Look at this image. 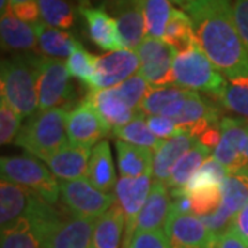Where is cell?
<instances>
[{
  "mask_svg": "<svg viewBox=\"0 0 248 248\" xmlns=\"http://www.w3.org/2000/svg\"><path fill=\"white\" fill-rule=\"evenodd\" d=\"M125 229L123 210L117 202L95 221L91 248H122Z\"/></svg>",
  "mask_w": 248,
  "mask_h": 248,
  "instance_id": "cell-24",
  "label": "cell"
},
{
  "mask_svg": "<svg viewBox=\"0 0 248 248\" xmlns=\"http://www.w3.org/2000/svg\"><path fill=\"white\" fill-rule=\"evenodd\" d=\"M24 1H29V0H10V6L11 4H18V3H24Z\"/></svg>",
  "mask_w": 248,
  "mask_h": 248,
  "instance_id": "cell-51",
  "label": "cell"
},
{
  "mask_svg": "<svg viewBox=\"0 0 248 248\" xmlns=\"http://www.w3.org/2000/svg\"><path fill=\"white\" fill-rule=\"evenodd\" d=\"M172 75L174 86L196 93H205L214 99L219 97L226 80L197 43L178 53Z\"/></svg>",
  "mask_w": 248,
  "mask_h": 248,
  "instance_id": "cell-5",
  "label": "cell"
},
{
  "mask_svg": "<svg viewBox=\"0 0 248 248\" xmlns=\"http://www.w3.org/2000/svg\"><path fill=\"white\" fill-rule=\"evenodd\" d=\"M91 0H84V3H90ZM95 1H99V6L101 4H105V3H109V1H113V0H95Z\"/></svg>",
  "mask_w": 248,
  "mask_h": 248,
  "instance_id": "cell-50",
  "label": "cell"
},
{
  "mask_svg": "<svg viewBox=\"0 0 248 248\" xmlns=\"http://www.w3.org/2000/svg\"><path fill=\"white\" fill-rule=\"evenodd\" d=\"M229 177L228 170L222 166L218 160L214 157H208L202 164V167L196 172L193 178L189 181V184L185 187V193L195 190L197 187L207 185H223L226 178Z\"/></svg>",
  "mask_w": 248,
  "mask_h": 248,
  "instance_id": "cell-38",
  "label": "cell"
},
{
  "mask_svg": "<svg viewBox=\"0 0 248 248\" xmlns=\"http://www.w3.org/2000/svg\"><path fill=\"white\" fill-rule=\"evenodd\" d=\"M101 6L115 18L124 48L137 51L146 35L141 0H113Z\"/></svg>",
  "mask_w": 248,
  "mask_h": 248,
  "instance_id": "cell-16",
  "label": "cell"
},
{
  "mask_svg": "<svg viewBox=\"0 0 248 248\" xmlns=\"http://www.w3.org/2000/svg\"><path fill=\"white\" fill-rule=\"evenodd\" d=\"M146 124L149 127V130L155 137H157L159 140H169L172 138L174 135L182 133L178 127V124L166 116H148L146 117Z\"/></svg>",
  "mask_w": 248,
  "mask_h": 248,
  "instance_id": "cell-41",
  "label": "cell"
},
{
  "mask_svg": "<svg viewBox=\"0 0 248 248\" xmlns=\"http://www.w3.org/2000/svg\"><path fill=\"white\" fill-rule=\"evenodd\" d=\"M0 248H42L40 240L28 217L1 229Z\"/></svg>",
  "mask_w": 248,
  "mask_h": 248,
  "instance_id": "cell-35",
  "label": "cell"
},
{
  "mask_svg": "<svg viewBox=\"0 0 248 248\" xmlns=\"http://www.w3.org/2000/svg\"><path fill=\"white\" fill-rule=\"evenodd\" d=\"M199 143H202L203 146L208 148L210 151L215 149L218 146V143L221 141V123L211 125L208 130H205L200 137H199Z\"/></svg>",
  "mask_w": 248,
  "mask_h": 248,
  "instance_id": "cell-46",
  "label": "cell"
},
{
  "mask_svg": "<svg viewBox=\"0 0 248 248\" xmlns=\"http://www.w3.org/2000/svg\"><path fill=\"white\" fill-rule=\"evenodd\" d=\"M246 157L248 159V140H247V145H246Z\"/></svg>",
  "mask_w": 248,
  "mask_h": 248,
  "instance_id": "cell-53",
  "label": "cell"
},
{
  "mask_svg": "<svg viewBox=\"0 0 248 248\" xmlns=\"http://www.w3.org/2000/svg\"><path fill=\"white\" fill-rule=\"evenodd\" d=\"M22 117L10 107L9 102L1 98L0 99V142L1 145H9L16 141L18 133L21 130Z\"/></svg>",
  "mask_w": 248,
  "mask_h": 248,
  "instance_id": "cell-40",
  "label": "cell"
},
{
  "mask_svg": "<svg viewBox=\"0 0 248 248\" xmlns=\"http://www.w3.org/2000/svg\"><path fill=\"white\" fill-rule=\"evenodd\" d=\"M197 46L226 78L248 73V51L232 0H193L185 9Z\"/></svg>",
  "mask_w": 248,
  "mask_h": 248,
  "instance_id": "cell-1",
  "label": "cell"
},
{
  "mask_svg": "<svg viewBox=\"0 0 248 248\" xmlns=\"http://www.w3.org/2000/svg\"><path fill=\"white\" fill-rule=\"evenodd\" d=\"M152 174L138 178L122 177L115 186L116 202L122 207L125 218V229L122 248H130L137 228V217L152 189Z\"/></svg>",
  "mask_w": 248,
  "mask_h": 248,
  "instance_id": "cell-11",
  "label": "cell"
},
{
  "mask_svg": "<svg viewBox=\"0 0 248 248\" xmlns=\"http://www.w3.org/2000/svg\"><path fill=\"white\" fill-rule=\"evenodd\" d=\"M172 200H171V213L175 214H192V203L189 196L186 195L185 192L181 193H175L171 195Z\"/></svg>",
  "mask_w": 248,
  "mask_h": 248,
  "instance_id": "cell-48",
  "label": "cell"
},
{
  "mask_svg": "<svg viewBox=\"0 0 248 248\" xmlns=\"http://www.w3.org/2000/svg\"><path fill=\"white\" fill-rule=\"evenodd\" d=\"M35 29L39 51L47 58H54V60L69 58L71 54L80 46L79 42L69 32L50 27L43 21L36 24Z\"/></svg>",
  "mask_w": 248,
  "mask_h": 248,
  "instance_id": "cell-26",
  "label": "cell"
},
{
  "mask_svg": "<svg viewBox=\"0 0 248 248\" xmlns=\"http://www.w3.org/2000/svg\"><path fill=\"white\" fill-rule=\"evenodd\" d=\"M231 228L248 243V203L236 214Z\"/></svg>",
  "mask_w": 248,
  "mask_h": 248,
  "instance_id": "cell-47",
  "label": "cell"
},
{
  "mask_svg": "<svg viewBox=\"0 0 248 248\" xmlns=\"http://www.w3.org/2000/svg\"><path fill=\"white\" fill-rule=\"evenodd\" d=\"M193 214L197 217H207L217 213L222 204V185H207L187 192Z\"/></svg>",
  "mask_w": 248,
  "mask_h": 248,
  "instance_id": "cell-36",
  "label": "cell"
},
{
  "mask_svg": "<svg viewBox=\"0 0 248 248\" xmlns=\"http://www.w3.org/2000/svg\"><path fill=\"white\" fill-rule=\"evenodd\" d=\"M116 151H117V167L122 177L138 178L153 172L155 152L151 149L135 146L117 140Z\"/></svg>",
  "mask_w": 248,
  "mask_h": 248,
  "instance_id": "cell-27",
  "label": "cell"
},
{
  "mask_svg": "<svg viewBox=\"0 0 248 248\" xmlns=\"http://www.w3.org/2000/svg\"><path fill=\"white\" fill-rule=\"evenodd\" d=\"M10 11L21 21L31 24V25H36L39 22H42V14H40V9L36 0H29V1H24V3H18V4H11L10 6Z\"/></svg>",
  "mask_w": 248,
  "mask_h": 248,
  "instance_id": "cell-43",
  "label": "cell"
},
{
  "mask_svg": "<svg viewBox=\"0 0 248 248\" xmlns=\"http://www.w3.org/2000/svg\"><path fill=\"white\" fill-rule=\"evenodd\" d=\"M210 152L211 151L208 148H205L202 143L197 142L192 149H189L181 159L178 160V163L170 175V179L166 184L169 186L171 195L181 193L185 190L189 181L199 171L204 161L208 159Z\"/></svg>",
  "mask_w": 248,
  "mask_h": 248,
  "instance_id": "cell-28",
  "label": "cell"
},
{
  "mask_svg": "<svg viewBox=\"0 0 248 248\" xmlns=\"http://www.w3.org/2000/svg\"><path fill=\"white\" fill-rule=\"evenodd\" d=\"M66 63L62 60L43 57L37 75L39 110L54 108H72L73 87Z\"/></svg>",
  "mask_w": 248,
  "mask_h": 248,
  "instance_id": "cell-7",
  "label": "cell"
},
{
  "mask_svg": "<svg viewBox=\"0 0 248 248\" xmlns=\"http://www.w3.org/2000/svg\"><path fill=\"white\" fill-rule=\"evenodd\" d=\"M90 104L97 109L99 116L110 128H117L130 123L141 110H133L123 101L116 87L105 90H91L87 94Z\"/></svg>",
  "mask_w": 248,
  "mask_h": 248,
  "instance_id": "cell-20",
  "label": "cell"
},
{
  "mask_svg": "<svg viewBox=\"0 0 248 248\" xmlns=\"http://www.w3.org/2000/svg\"><path fill=\"white\" fill-rule=\"evenodd\" d=\"M130 248H170L164 231L135 232Z\"/></svg>",
  "mask_w": 248,
  "mask_h": 248,
  "instance_id": "cell-42",
  "label": "cell"
},
{
  "mask_svg": "<svg viewBox=\"0 0 248 248\" xmlns=\"http://www.w3.org/2000/svg\"><path fill=\"white\" fill-rule=\"evenodd\" d=\"M141 68V61L135 50H117L97 57L95 75L91 90H105L119 86L134 76Z\"/></svg>",
  "mask_w": 248,
  "mask_h": 248,
  "instance_id": "cell-13",
  "label": "cell"
},
{
  "mask_svg": "<svg viewBox=\"0 0 248 248\" xmlns=\"http://www.w3.org/2000/svg\"><path fill=\"white\" fill-rule=\"evenodd\" d=\"M234 18L248 51V0H234Z\"/></svg>",
  "mask_w": 248,
  "mask_h": 248,
  "instance_id": "cell-44",
  "label": "cell"
},
{
  "mask_svg": "<svg viewBox=\"0 0 248 248\" xmlns=\"http://www.w3.org/2000/svg\"><path fill=\"white\" fill-rule=\"evenodd\" d=\"M40 9L42 21L50 27L69 29L76 22L78 11L68 0H36Z\"/></svg>",
  "mask_w": 248,
  "mask_h": 248,
  "instance_id": "cell-34",
  "label": "cell"
},
{
  "mask_svg": "<svg viewBox=\"0 0 248 248\" xmlns=\"http://www.w3.org/2000/svg\"><path fill=\"white\" fill-rule=\"evenodd\" d=\"M109 130L110 127L87 99L68 112L66 134L72 145L91 148L102 141Z\"/></svg>",
  "mask_w": 248,
  "mask_h": 248,
  "instance_id": "cell-12",
  "label": "cell"
},
{
  "mask_svg": "<svg viewBox=\"0 0 248 248\" xmlns=\"http://www.w3.org/2000/svg\"><path fill=\"white\" fill-rule=\"evenodd\" d=\"M248 203V185L240 175H229L222 185V204L217 213L202 217L214 236L231 229L236 214Z\"/></svg>",
  "mask_w": 248,
  "mask_h": 248,
  "instance_id": "cell-15",
  "label": "cell"
},
{
  "mask_svg": "<svg viewBox=\"0 0 248 248\" xmlns=\"http://www.w3.org/2000/svg\"><path fill=\"white\" fill-rule=\"evenodd\" d=\"M197 140L187 133H179L172 138L163 140L160 146L155 151L153 160V181L167 184L172 170L186 152L192 149L197 143Z\"/></svg>",
  "mask_w": 248,
  "mask_h": 248,
  "instance_id": "cell-22",
  "label": "cell"
},
{
  "mask_svg": "<svg viewBox=\"0 0 248 248\" xmlns=\"http://www.w3.org/2000/svg\"><path fill=\"white\" fill-rule=\"evenodd\" d=\"M71 109L63 107L36 112L21 127L14 141L16 145L46 163L69 143L66 134V116Z\"/></svg>",
  "mask_w": 248,
  "mask_h": 248,
  "instance_id": "cell-4",
  "label": "cell"
},
{
  "mask_svg": "<svg viewBox=\"0 0 248 248\" xmlns=\"http://www.w3.org/2000/svg\"><path fill=\"white\" fill-rule=\"evenodd\" d=\"M163 40L170 46H172L178 53L196 45L192 19L185 11L177 9L172 10Z\"/></svg>",
  "mask_w": 248,
  "mask_h": 248,
  "instance_id": "cell-30",
  "label": "cell"
},
{
  "mask_svg": "<svg viewBox=\"0 0 248 248\" xmlns=\"http://www.w3.org/2000/svg\"><path fill=\"white\" fill-rule=\"evenodd\" d=\"M247 140L248 120L240 117L221 119V141L214 149L213 157L228 170L229 175H243L248 172Z\"/></svg>",
  "mask_w": 248,
  "mask_h": 248,
  "instance_id": "cell-9",
  "label": "cell"
},
{
  "mask_svg": "<svg viewBox=\"0 0 248 248\" xmlns=\"http://www.w3.org/2000/svg\"><path fill=\"white\" fill-rule=\"evenodd\" d=\"M0 39L3 50L16 54L40 53L35 25L18 19L11 11L0 18Z\"/></svg>",
  "mask_w": 248,
  "mask_h": 248,
  "instance_id": "cell-21",
  "label": "cell"
},
{
  "mask_svg": "<svg viewBox=\"0 0 248 248\" xmlns=\"http://www.w3.org/2000/svg\"><path fill=\"white\" fill-rule=\"evenodd\" d=\"M87 179L101 192L109 193L117 184L116 170L109 142L102 140L94 145L90 156Z\"/></svg>",
  "mask_w": 248,
  "mask_h": 248,
  "instance_id": "cell-25",
  "label": "cell"
},
{
  "mask_svg": "<svg viewBox=\"0 0 248 248\" xmlns=\"http://www.w3.org/2000/svg\"><path fill=\"white\" fill-rule=\"evenodd\" d=\"M91 149L68 143L46 161L54 175L62 181L87 177Z\"/></svg>",
  "mask_w": 248,
  "mask_h": 248,
  "instance_id": "cell-23",
  "label": "cell"
},
{
  "mask_svg": "<svg viewBox=\"0 0 248 248\" xmlns=\"http://www.w3.org/2000/svg\"><path fill=\"white\" fill-rule=\"evenodd\" d=\"M164 233L170 248H211L215 239L195 214L170 213Z\"/></svg>",
  "mask_w": 248,
  "mask_h": 248,
  "instance_id": "cell-14",
  "label": "cell"
},
{
  "mask_svg": "<svg viewBox=\"0 0 248 248\" xmlns=\"http://www.w3.org/2000/svg\"><path fill=\"white\" fill-rule=\"evenodd\" d=\"M149 89H151L149 83L141 75H134L130 79L116 86V90L120 94V97L123 98L124 102L133 110H140L142 99L146 95Z\"/></svg>",
  "mask_w": 248,
  "mask_h": 248,
  "instance_id": "cell-39",
  "label": "cell"
},
{
  "mask_svg": "<svg viewBox=\"0 0 248 248\" xmlns=\"http://www.w3.org/2000/svg\"><path fill=\"white\" fill-rule=\"evenodd\" d=\"M240 177H243L244 178V181L247 182V185H248V174H246V175H240Z\"/></svg>",
  "mask_w": 248,
  "mask_h": 248,
  "instance_id": "cell-52",
  "label": "cell"
},
{
  "mask_svg": "<svg viewBox=\"0 0 248 248\" xmlns=\"http://www.w3.org/2000/svg\"><path fill=\"white\" fill-rule=\"evenodd\" d=\"M40 196L24 186L1 179L0 182V226L9 228L32 213Z\"/></svg>",
  "mask_w": 248,
  "mask_h": 248,
  "instance_id": "cell-18",
  "label": "cell"
},
{
  "mask_svg": "<svg viewBox=\"0 0 248 248\" xmlns=\"http://www.w3.org/2000/svg\"><path fill=\"white\" fill-rule=\"evenodd\" d=\"M141 1L146 35L153 39H163L174 7L171 6L170 0H141Z\"/></svg>",
  "mask_w": 248,
  "mask_h": 248,
  "instance_id": "cell-33",
  "label": "cell"
},
{
  "mask_svg": "<svg viewBox=\"0 0 248 248\" xmlns=\"http://www.w3.org/2000/svg\"><path fill=\"white\" fill-rule=\"evenodd\" d=\"M28 218L42 248H91L95 219L78 217L63 204L61 207L40 197Z\"/></svg>",
  "mask_w": 248,
  "mask_h": 248,
  "instance_id": "cell-2",
  "label": "cell"
},
{
  "mask_svg": "<svg viewBox=\"0 0 248 248\" xmlns=\"http://www.w3.org/2000/svg\"><path fill=\"white\" fill-rule=\"evenodd\" d=\"M141 61L140 75L149 83L151 87L174 86V61L178 51L163 39L145 37L137 48Z\"/></svg>",
  "mask_w": 248,
  "mask_h": 248,
  "instance_id": "cell-10",
  "label": "cell"
},
{
  "mask_svg": "<svg viewBox=\"0 0 248 248\" xmlns=\"http://www.w3.org/2000/svg\"><path fill=\"white\" fill-rule=\"evenodd\" d=\"M171 1H172V3H175V4H178V6H181L182 9L185 10L186 7L193 1V0H171Z\"/></svg>",
  "mask_w": 248,
  "mask_h": 248,
  "instance_id": "cell-49",
  "label": "cell"
},
{
  "mask_svg": "<svg viewBox=\"0 0 248 248\" xmlns=\"http://www.w3.org/2000/svg\"><path fill=\"white\" fill-rule=\"evenodd\" d=\"M60 189L61 203L72 214L95 221L116 202V197L112 193L101 192L87 178L61 181Z\"/></svg>",
  "mask_w": 248,
  "mask_h": 248,
  "instance_id": "cell-8",
  "label": "cell"
},
{
  "mask_svg": "<svg viewBox=\"0 0 248 248\" xmlns=\"http://www.w3.org/2000/svg\"><path fill=\"white\" fill-rule=\"evenodd\" d=\"M190 94V90L181 89L177 86H166V87H151L146 95L142 99L140 110L143 115L157 116L161 112L182 98H186Z\"/></svg>",
  "mask_w": 248,
  "mask_h": 248,
  "instance_id": "cell-32",
  "label": "cell"
},
{
  "mask_svg": "<svg viewBox=\"0 0 248 248\" xmlns=\"http://www.w3.org/2000/svg\"><path fill=\"white\" fill-rule=\"evenodd\" d=\"M113 134L120 140V141L131 143L135 146H142V148H148L151 151H156L160 146V143L163 140H159L157 137H155L152 131L149 130L145 115L140 112L138 116L133 119L130 123L125 125L113 128Z\"/></svg>",
  "mask_w": 248,
  "mask_h": 248,
  "instance_id": "cell-31",
  "label": "cell"
},
{
  "mask_svg": "<svg viewBox=\"0 0 248 248\" xmlns=\"http://www.w3.org/2000/svg\"><path fill=\"white\" fill-rule=\"evenodd\" d=\"M171 213V193L164 182L153 181L152 189L137 217L135 232L164 231Z\"/></svg>",
  "mask_w": 248,
  "mask_h": 248,
  "instance_id": "cell-19",
  "label": "cell"
},
{
  "mask_svg": "<svg viewBox=\"0 0 248 248\" xmlns=\"http://www.w3.org/2000/svg\"><path fill=\"white\" fill-rule=\"evenodd\" d=\"M43 57L40 53H22L1 60V98L22 119L32 117L39 109L37 75Z\"/></svg>",
  "mask_w": 248,
  "mask_h": 248,
  "instance_id": "cell-3",
  "label": "cell"
},
{
  "mask_svg": "<svg viewBox=\"0 0 248 248\" xmlns=\"http://www.w3.org/2000/svg\"><path fill=\"white\" fill-rule=\"evenodd\" d=\"M95 62H97V57L89 53L80 45L68 58L66 68L72 78L81 81L90 90L95 75Z\"/></svg>",
  "mask_w": 248,
  "mask_h": 248,
  "instance_id": "cell-37",
  "label": "cell"
},
{
  "mask_svg": "<svg viewBox=\"0 0 248 248\" xmlns=\"http://www.w3.org/2000/svg\"><path fill=\"white\" fill-rule=\"evenodd\" d=\"M0 172L1 179L27 187L48 203L58 204L61 189L57 177L36 157H1Z\"/></svg>",
  "mask_w": 248,
  "mask_h": 248,
  "instance_id": "cell-6",
  "label": "cell"
},
{
  "mask_svg": "<svg viewBox=\"0 0 248 248\" xmlns=\"http://www.w3.org/2000/svg\"><path fill=\"white\" fill-rule=\"evenodd\" d=\"M211 248H248V243L231 228L219 236H215Z\"/></svg>",
  "mask_w": 248,
  "mask_h": 248,
  "instance_id": "cell-45",
  "label": "cell"
},
{
  "mask_svg": "<svg viewBox=\"0 0 248 248\" xmlns=\"http://www.w3.org/2000/svg\"><path fill=\"white\" fill-rule=\"evenodd\" d=\"M217 102L240 119L248 120V73L226 78Z\"/></svg>",
  "mask_w": 248,
  "mask_h": 248,
  "instance_id": "cell-29",
  "label": "cell"
},
{
  "mask_svg": "<svg viewBox=\"0 0 248 248\" xmlns=\"http://www.w3.org/2000/svg\"><path fill=\"white\" fill-rule=\"evenodd\" d=\"M79 14L84 19L87 35L94 45L109 53L123 50V40L119 33L115 18L102 6L83 3L79 7Z\"/></svg>",
  "mask_w": 248,
  "mask_h": 248,
  "instance_id": "cell-17",
  "label": "cell"
}]
</instances>
